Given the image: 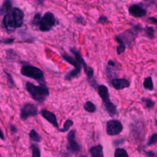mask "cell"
Wrapping results in <instances>:
<instances>
[{
    "mask_svg": "<svg viewBox=\"0 0 157 157\" xmlns=\"http://www.w3.org/2000/svg\"><path fill=\"white\" fill-rule=\"evenodd\" d=\"M25 13L18 7H13L8 13L4 15L2 23L7 33H12L21 28L24 22Z\"/></svg>",
    "mask_w": 157,
    "mask_h": 157,
    "instance_id": "obj_1",
    "label": "cell"
},
{
    "mask_svg": "<svg viewBox=\"0 0 157 157\" xmlns=\"http://www.w3.org/2000/svg\"><path fill=\"white\" fill-rule=\"evenodd\" d=\"M26 91L29 94L33 99L38 103H43L50 95V90L47 85H36L27 81L25 84Z\"/></svg>",
    "mask_w": 157,
    "mask_h": 157,
    "instance_id": "obj_2",
    "label": "cell"
},
{
    "mask_svg": "<svg viewBox=\"0 0 157 157\" xmlns=\"http://www.w3.org/2000/svg\"><path fill=\"white\" fill-rule=\"evenodd\" d=\"M143 29L144 28L140 23L132 24L130 28L124 30L117 36L122 40L126 47L131 48L139 34L143 32Z\"/></svg>",
    "mask_w": 157,
    "mask_h": 157,
    "instance_id": "obj_3",
    "label": "cell"
},
{
    "mask_svg": "<svg viewBox=\"0 0 157 157\" xmlns=\"http://www.w3.org/2000/svg\"><path fill=\"white\" fill-rule=\"evenodd\" d=\"M22 75L37 81L39 85H45V78L44 71L35 66L30 64H24L20 68Z\"/></svg>",
    "mask_w": 157,
    "mask_h": 157,
    "instance_id": "obj_4",
    "label": "cell"
},
{
    "mask_svg": "<svg viewBox=\"0 0 157 157\" xmlns=\"http://www.w3.org/2000/svg\"><path fill=\"white\" fill-rule=\"evenodd\" d=\"M69 50L74 55L75 58L80 62L82 67L83 68L84 72L86 76L87 81L89 83L90 85L93 88L96 90L98 83H97L96 79L94 78V69L87 64L84 58L82 56L81 53L77 48H75V47H71L69 48Z\"/></svg>",
    "mask_w": 157,
    "mask_h": 157,
    "instance_id": "obj_5",
    "label": "cell"
},
{
    "mask_svg": "<svg viewBox=\"0 0 157 157\" xmlns=\"http://www.w3.org/2000/svg\"><path fill=\"white\" fill-rule=\"evenodd\" d=\"M58 23L55 15L52 12L47 11L42 17L37 28L42 32H49Z\"/></svg>",
    "mask_w": 157,
    "mask_h": 157,
    "instance_id": "obj_6",
    "label": "cell"
},
{
    "mask_svg": "<svg viewBox=\"0 0 157 157\" xmlns=\"http://www.w3.org/2000/svg\"><path fill=\"white\" fill-rule=\"evenodd\" d=\"M76 129L71 130L67 135V144L66 149L72 155H76L81 151V146L76 140Z\"/></svg>",
    "mask_w": 157,
    "mask_h": 157,
    "instance_id": "obj_7",
    "label": "cell"
},
{
    "mask_svg": "<svg viewBox=\"0 0 157 157\" xmlns=\"http://www.w3.org/2000/svg\"><path fill=\"white\" fill-rule=\"evenodd\" d=\"M38 114L39 110L36 105L31 102H26L20 110V117L22 120L25 121L29 117H36Z\"/></svg>",
    "mask_w": 157,
    "mask_h": 157,
    "instance_id": "obj_8",
    "label": "cell"
},
{
    "mask_svg": "<svg viewBox=\"0 0 157 157\" xmlns=\"http://www.w3.org/2000/svg\"><path fill=\"white\" fill-rule=\"evenodd\" d=\"M123 126L118 120H110L106 123V133L109 136H117L123 131Z\"/></svg>",
    "mask_w": 157,
    "mask_h": 157,
    "instance_id": "obj_9",
    "label": "cell"
},
{
    "mask_svg": "<svg viewBox=\"0 0 157 157\" xmlns=\"http://www.w3.org/2000/svg\"><path fill=\"white\" fill-rule=\"evenodd\" d=\"M145 3H135L131 4L128 7L129 14L135 18H142L147 16V8L144 7Z\"/></svg>",
    "mask_w": 157,
    "mask_h": 157,
    "instance_id": "obj_10",
    "label": "cell"
},
{
    "mask_svg": "<svg viewBox=\"0 0 157 157\" xmlns=\"http://www.w3.org/2000/svg\"><path fill=\"white\" fill-rule=\"evenodd\" d=\"M109 84L116 90H121L130 86V82L125 78L115 77L109 80Z\"/></svg>",
    "mask_w": 157,
    "mask_h": 157,
    "instance_id": "obj_11",
    "label": "cell"
},
{
    "mask_svg": "<svg viewBox=\"0 0 157 157\" xmlns=\"http://www.w3.org/2000/svg\"><path fill=\"white\" fill-rule=\"evenodd\" d=\"M40 115L44 119H45L47 121H48L50 124H52L54 127L58 129H59L58 120L56 115L54 113L47 109H42L40 110Z\"/></svg>",
    "mask_w": 157,
    "mask_h": 157,
    "instance_id": "obj_12",
    "label": "cell"
},
{
    "mask_svg": "<svg viewBox=\"0 0 157 157\" xmlns=\"http://www.w3.org/2000/svg\"><path fill=\"white\" fill-rule=\"evenodd\" d=\"M95 90L97 91L98 94L101 98L104 104L111 101L110 99L109 89L106 85L103 84H98Z\"/></svg>",
    "mask_w": 157,
    "mask_h": 157,
    "instance_id": "obj_13",
    "label": "cell"
},
{
    "mask_svg": "<svg viewBox=\"0 0 157 157\" xmlns=\"http://www.w3.org/2000/svg\"><path fill=\"white\" fill-rule=\"evenodd\" d=\"M61 57L67 63L73 66L75 69L82 72V69L83 68L82 66L81 63L75 58V57H72V56H71L68 54H66V53L61 54Z\"/></svg>",
    "mask_w": 157,
    "mask_h": 157,
    "instance_id": "obj_14",
    "label": "cell"
},
{
    "mask_svg": "<svg viewBox=\"0 0 157 157\" xmlns=\"http://www.w3.org/2000/svg\"><path fill=\"white\" fill-rule=\"evenodd\" d=\"M89 152L91 157H104L103 147L101 144L91 147L89 149Z\"/></svg>",
    "mask_w": 157,
    "mask_h": 157,
    "instance_id": "obj_15",
    "label": "cell"
},
{
    "mask_svg": "<svg viewBox=\"0 0 157 157\" xmlns=\"http://www.w3.org/2000/svg\"><path fill=\"white\" fill-rule=\"evenodd\" d=\"M12 6L13 4L12 0H3L0 9L1 16H4L8 13L13 8Z\"/></svg>",
    "mask_w": 157,
    "mask_h": 157,
    "instance_id": "obj_16",
    "label": "cell"
},
{
    "mask_svg": "<svg viewBox=\"0 0 157 157\" xmlns=\"http://www.w3.org/2000/svg\"><path fill=\"white\" fill-rule=\"evenodd\" d=\"M105 110L110 117H114L117 113V106L112 101L104 104Z\"/></svg>",
    "mask_w": 157,
    "mask_h": 157,
    "instance_id": "obj_17",
    "label": "cell"
},
{
    "mask_svg": "<svg viewBox=\"0 0 157 157\" xmlns=\"http://www.w3.org/2000/svg\"><path fill=\"white\" fill-rule=\"evenodd\" d=\"M143 35L150 40H153L155 38V29L154 27L145 25L143 29Z\"/></svg>",
    "mask_w": 157,
    "mask_h": 157,
    "instance_id": "obj_18",
    "label": "cell"
},
{
    "mask_svg": "<svg viewBox=\"0 0 157 157\" xmlns=\"http://www.w3.org/2000/svg\"><path fill=\"white\" fill-rule=\"evenodd\" d=\"M81 74V71L74 68L68 71L64 75V79L66 81H72L74 78H78Z\"/></svg>",
    "mask_w": 157,
    "mask_h": 157,
    "instance_id": "obj_19",
    "label": "cell"
},
{
    "mask_svg": "<svg viewBox=\"0 0 157 157\" xmlns=\"http://www.w3.org/2000/svg\"><path fill=\"white\" fill-rule=\"evenodd\" d=\"M143 87L146 90H148L150 91L154 90L155 89L154 83H153L152 77L151 76L147 77L144 78L143 82Z\"/></svg>",
    "mask_w": 157,
    "mask_h": 157,
    "instance_id": "obj_20",
    "label": "cell"
},
{
    "mask_svg": "<svg viewBox=\"0 0 157 157\" xmlns=\"http://www.w3.org/2000/svg\"><path fill=\"white\" fill-rule=\"evenodd\" d=\"M115 40L118 44L117 47V53L118 55H120L122 53H124L126 48V45L122 41V40H121L117 35L115 36Z\"/></svg>",
    "mask_w": 157,
    "mask_h": 157,
    "instance_id": "obj_21",
    "label": "cell"
},
{
    "mask_svg": "<svg viewBox=\"0 0 157 157\" xmlns=\"http://www.w3.org/2000/svg\"><path fill=\"white\" fill-rule=\"evenodd\" d=\"M141 101L144 104L145 107L148 110H152L155 107V102L150 98L142 97L141 98Z\"/></svg>",
    "mask_w": 157,
    "mask_h": 157,
    "instance_id": "obj_22",
    "label": "cell"
},
{
    "mask_svg": "<svg viewBox=\"0 0 157 157\" xmlns=\"http://www.w3.org/2000/svg\"><path fill=\"white\" fill-rule=\"evenodd\" d=\"M28 135H29V139L33 142L39 143L42 140V136L40 134H39L34 129H32L29 131Z\"/></svg>",
    "mask_w": 157,
    "mask_h": 157,
    "instance_id": "obj_23",
    "label": "cell"
},
{
    "mask_svg": "<svg viewBox=\"0 0 157 157\" xmlns=\"http://www.w3.org/2000/svg\"><path fill=\"white\" fill-rule=\"evenodd\" d=\"M83 109L88 113H94L96 111V106L91 101H86L83 105Z\"/></svg>",
    "mask_w": 157,
    "mask_h": 157,
    "instance_id": "obj_24",
    "label": "cell"
},
{
    "mask_svg": "<svg viewBox=\"0 0 157 157\" xmlns=\"http://www.w3.org/2000/svg\"><path fill=\"white\" fill-rule=\"evenodd\" d=\"M143 130V128L142 126V124L140 123H137L134 125V126L132 128V132L133 133L134 137L137 138V136H140Z\"/></svg>",
    "mask_w": 157,
    "mask_h": 157,
    "instance_id": "obj_25",
    "label": "cell"
},
{
    "mask_svg": "<svg viewBox=\"0 0 157 157\" xmlns=\"http://www.w3.org/2000/svg\"><path fill=\"white\" fill-rule=\"evenodd\" d=\"M74 125V121L72 120L67 119L65 121L63 124V127L62 128H59L58 129V131L61 132H66L69 131L71 127H72Z\"/></svg>",
    "mask_w": 157,
    "mask_h": 157,
    "instance_id": "obj_26",
    "label": "cell"
},
{
    "mask_svg": "<svg viewBox=\"0 0 157 157\" xmlns=\"http://www.w3.org/2000/svg\"><path fill=\"white\" fill-rule=\"evenodd\" d=\"M30 149L32 151L31 157H41L40 150L39 146L35 144H31L30 146Z\"/></svg>",
    "mask_w": 157,
    "mask_h": 157,
    "instance_id": "obj_27",
    "label": "cell"
},
{
    "mask_svg": "<svg viewBox=\"0 0 157 157\" xmlns=\"http://www.w3.org/2000/svg\"><path fill=\"white\" fill-rule=\"evenodd\" d=\"M114 157H129V155L125 149L117 148L114 152Z\"/></svg>",
    "mask_w": 157,
    "mask_h": 157,
    "instance_id": "obj_28",
    "label": "cell"
},
{
    "mask_svg": "<svg viewBox=\"0 0 157 157\" xmlns=\"http://www.w3.org/2000/svg\"><path fill=\"white\" fill-rule=\"evenodd\" d=\"M74 21L78 24V25H80L82 26H86V24H87V22L86 21V20L85 19L84 17H83L82 15H75L74 16Z\"/></svg>",
    "mask_w": 157,
    "mask_h": 157,
    "instance_id": "obj_29",
    "label": "cell"
},
{
    "mask_svg": "<svg viewBox=\"0 0 157 157\" xmlns=\"http://www.w3.org/2000/svg\"><path fill=\"white\" fill-rule=\"evenodd\" d=\"M4 72L6 75V78H7V82L8 83V85L10 88H13L15 86V82L13 80V78L12 77V74L10 72H8L7 71L4 70Z\"/></svg>",
    "mask_w": 157,
    "mask_h": 157,
    "instance_id": "obj_30",
    "label": "cell"
},
{
    "mask_svg": "<svg viewBox=\"0 0 157 157\" xmlns=\"http://www.w3.org/2000/svg\"><path fill=\"white\" fill-rule=\"evenodd\" d=\"M41 18H42V15H41L40 13H39V12L36 13L33 18L32 21H31V24L36 27H38Z\"/></svg>",
    "mask_w": 157,
    "mask_h": 157,
    "instance_id": "obj_31",
    "label": "cell"
},
{
    "mask_svg": "<svg viewBox=\"0 0 157 157\" xmlns=\"http://www.w3.org/2000/svg\"><path fill=\"white\" fill-rule=\"evenodd\" d=\"M156 143H157V132H155L150 137H149L146 145L147 146H151V145H155Z\"/></svg>",
    "mask_w": 157,
    "mask_h": 157,
    "instance_id": "obj_32",
    "label": "cell"
},
{
    "mask_svg": "<svg viewBox=\"0 0 157 157\" xmlns=\"http://www.w3.org/2000/svg\"><path fill=\"white\" fill-rule=\"evenodd\" d=\"M125 141H126L125 137H121V138L113 140L112 142V144L114 147H119L120 145L123 144L125 142Z\"/></svg>",
    "mask_w": 157,
    "mask_h": 157,
    "instance_id": "obj_33",
    "label": "cell"
},
{
    "mask_svg": "<svg viewBox=\"0 0 157 157\" xmlns=\"http://www.w3.org/2000/svg\"><path fill=\"white\" fill-rule=\"evenodd\" d=\"M15 41V38L13 37H8V38H3L2 39L0 42L1 44L5 45H10L12 44Z\"/></svg>",
    "mask_w": 157,
    "mask_h": 157,
    "instance_id": "obj_34",
    "label": "cell"
},
{
    "mask_svg": "<svg viewBox=\"0 0 157 157\" xmlns=\"http://www.w3.org/2000/svg\"><path fill=\"white\" fill-rule=\"evenodd\" d=\"M109 22V20L107 17L105 15H103L99 16V17L98 18V23L99 24H101V25L106 24V23H108Z\"/></svg>",
    "mask_w": 157,
    "mask_h": 157,
    "instance_id": "obj_35",
    "label": "cell"
},
{
    "mask_svg": "<svg viewBox=\"0 0 157 157\" xmlns=\"http://www.w3.org/2000/svg\"><path fill=\"white\" fill-rule=\"evenodd\" d=\"M9 129H10V132L13 134H16L18 131L17 126L10 123H9Z\"/></svg>",
    "mask_w": 157,
    "mask_h": 157,
    "instance_id": "obj_36",
    "label": "cell"
},
{
    "mask_svg": "<svg viewBox=\"0 0 157 157\" xmlns=\"http://www.w3.org/2000/svg\"><path fill=\"white\" fill-rule=\"evenodd\" d=\"M147 20L149 21L150 23L155 24L157 28V18H156L155 17H149L147 18Z\"/></svg>",
    "mask_w": 157,
    "mask_h": 157,
    "instance_id": "obj_37",
    "label": "cell"
},
{
    "mask_svg": "<svg viewBox=\"0 0 157 157\" xmlns=\"http://www.w3.org/2000/svg\"><path fill=\"white\" fill-rule=\"evenodd\" d=\"M144 153L145 154V155L148 157H155L156 156V153H154L153 151L150 150V151H146V150H144Z\"/></svg>",
    "mask_w": 157,
    "mask_h": 157,
    "instance_id": "obj_38",
    "label": "cell"
},
{
    "mask_svg": "<svg viewBox=\"0 0 157 157\" xmlns=\"http://www.w3.org/2000/svg\"><path fill=\"white\" fill-rule=\"evenodd\" d=\"M107 66H109L110 67H115L116 66H117V64L114 61L109 59L107 61Z\"/></svg>",
    "mask_w": 157,
    "mask_h": 157,
    "instance_id": "obj_39",
    "label": "cell"
},
{
    "mask_svg": "<svg viewBox=\"0 0 157 157\" xmlns=\"http://www.w3.org/2000/svg\"><path fill=\"white\" fill-rule=\"evenodd\" d=\"M45 0H36V2L37 5L39 6H42Z\"/></svg>",
    "mask_w": 157,
    "mask_h": 157,
    "instance_id": "obj_40",
    "label": "cell"
},
{
    "mask_svg": "<svg viewBox=\"0 0 157 157\" xmlns=\"http://www.w3.org/2000/svg\"><path fill=\"white\" fill-rule=\"evenodd\" d=\"M1 139L2 140H5V136H4V133H3V131L2 129L1 130Z\"/></svg>",
    "mask_w": 157,
    "mask_h": 157,
    "instance_id": "obj_41",
    "label": "cell"
},
{
    "mask_svg": "<svg viewBox=\"0 0 157 157\" xmlns=\"http://www.w3.org/2000/svg\"><path fill=\"white\" fill-rule=\"evenodd\" d=\"M80 157H88L86 155H82V156H80Z\"/></svg>",
    "mask_w": 157,
    "mask_h": 157,
    "instance_id": "obj_42",
    "label": "cell"
},
{
    "mask_svg": "<svg viewBox=\"0 0 157 157\" xmlns=\"http://www.w3.org/2000/svg\"><path fill=\"white\" fill-rule=\"evenodd\" d=\"M155 124H156V125H157V119L155 120Z\"/></svg>",
    "mask_w": 157,
    "mask_h": 157,
    "instance_id": "obj_43",
    "label": "cell"
}]
</instances>
